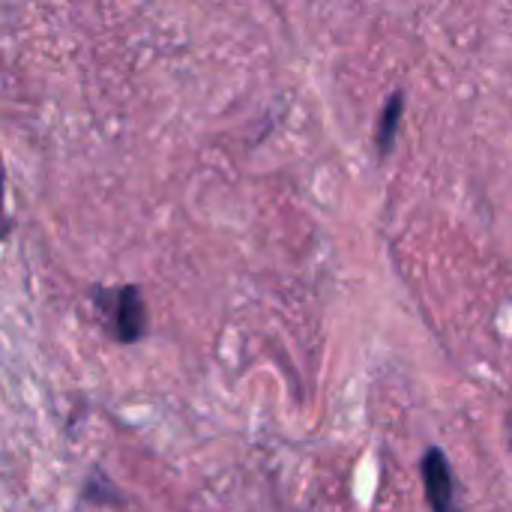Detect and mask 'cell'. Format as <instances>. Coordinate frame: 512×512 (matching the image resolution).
Segmentation results:
<instances>
[{
    "label": "cell",
    "mask_w": 512,
    "mask_h": 512,
    "mask_svg": "<svg viewBox=\"0 0 512 512\" xmlns=\"http://www.w3.org/2000/svg\"><path fill=\"white\" fill-rule=\"evenodd\" d=\"M93 300L102 309V315L108 318V327L117 342L132 345L144 336L147 312H144V297L135 285H123L117 291H96Z\"/></svg>",
    "instance_id": "obj_1"
},
{
    "label": "cell",
    "mask_w": 512,
    "mask_h": 512,
    "mask_svg": "<svg viewBox=\"0 0 512 512\" xmlns=\"http://www.w3.org/2000/svg\"><path fill=\"white\" fill-rule=\"evenodd\" d=\"M402 114H405V93L396 90L390 93L384 111H381V120H378V129H375V144H378V153L387 156L396 144V132H399V123H402Z\"/></svg>",
    "instance_id": "obj_3"
},
{
    "label": "cell",
    "mask_w": 512,
    "mask_h": 512,
    "mask_svg": "<svg viewBox=\"0 0 512 512\" xmlns=\"http://www.w3.org/2000/svg\"><path fill=\"white\" fill-rule=\"evenodd\" d=\"M3 189H6V171H3V156H0V216H3Z\"/></svg>",
    "instance_id": "obj_4"
},
{
    "label": "cell",
    "mask_w": 512,
    "mask_h": 512,
    "mask_svg": "<svg viewBox=\"0 0 512 512\" xmlns=\"http://www.w3.org/2000/svg\"><path fill=\"white\" fill-rule=\"evenodd\" d=\"M420 474H423L426 501H429L432 512H459L456 480H453V468H450V459L444 456V450L432 447L420 462Z\"/></svg>",
    "instance_id": "obj_2"
}]
</instances>
